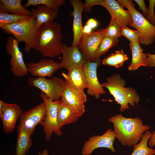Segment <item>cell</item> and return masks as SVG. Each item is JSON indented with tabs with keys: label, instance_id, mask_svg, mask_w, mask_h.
<instances>
[{
	"label": "cell",
	"instance_id": "1",
	"mask_svg": "<svg viewBox=\"0 0 155 155\" xmlns=\"http://www.w3.org/2000/svg\"><path fill=\"white\" fill-rule=\"evenodd\" d=\"M108 120L113 124L116 138L124 146L131 147L138 143L144 133L150 128L144 125L138 117L127 118L120 113L112 116Z\"/></svg>",
	"mask_w": 155,
	"mask_h": 155
},
{
	"label": "cell",
	"instance_id": "2",
	"mask_svg": "<svg viewBox=\"0 0 155 155\" xmlns=\"http://www.w3.org/2000/svg\"><path fill=\"white\" fill-rule=\"evenodd\" d=\"M61 25L55 22L44 24L38 29L33 49L43 56L53 58L62 54Z\"/></svg>",
	"mask_w": 155,
	"mask_h": 155
},
{
	"label": "cell",
	"instance_id": "3",
	"mask_svg": "<svg viewBox=\"0 0 155 155\" xmlns=\"http://www.w3.org/2000/svg\"><path fill=\"white\" fill-rule=\"evenodd\" d=\"M106 80L101 85L106 88L113 96L115 100L113 101L120 105V112L129 109V104L133 107L135 105H137L140 97L136 90L132 87H125L126 82L119 74H114L107 77Z\"/></svg>",
	"mask_w": 155,
	"mask_h": 155
},
{
	"label": "cell",
	"instance_id": "4",
	"mask_svg": "<svg viewBox=\"0 0 155 155\" xmlns=\"http://www.w3.org/2000/svg\"><path fill=\"white\" fill-rule=\"evenodd\" d=\"M7 34H11L18 42H24V50L29 53L33 47L38 28L33 18L22 22L0 26Z\"/></svg>",
	"mask_w": 155,
	"mask_h": 155
},
{
	"label": "cell",
	"instance_id": "5",
	"mask_svg": "<svg viewBox=\"0 0 155 155\" xmlns=\"http://www.w3.org/2000/svg\"><path fill=\"white\" fill-rule=\"evenodd\" d=\"M29 85L40 90L49 98L54 102L59 100L65 85L62 78L55 77L51 79L31 77L28 80Z\"/></svg>",
	"mask_w": 155,
	"mask_h": 155
},
{
	"label": "cell",
	"instance_id": "6",
	"mask_svg": "<svg viewBox=\"0 0 155 155\" xmlns=\"http://www.w3.org/2000/svg\"><path fill=\"white\" fill-rule=\"evenodd\" d=\"M126 8L130 12L133 20L131 27L135 28L140 34V44L145 46L152 44L155 40V26L134 7L128 5Z\"/></svg>",
	"mask_w": 155,
	"mask_h": 155
},
{
	"label": "cell",
	"instance_id": "7",
	"mask_svg": "<svg viewBox=\"0 0 155 155\" xmlns=\"http://www.w3.org/2000/svg\"><path fill=\"white\" fill-rule=\"evenodd\" d=\"M40 95L45 104L46 108L45 116L40 125L43 127L45 134V139L49 141L53 133L59 136L63 134L57 121V101H53L42 92Z\"/></svg>",
	"mask_w": 155,
	"mask_h": 155
},
{
	"label": "cell",
	"instance_id": "8",
	"mask_svg": "<svg viewBox=\"0 0 155 155\" xmlns=\"http://www.w3.org/2000/svg\"><path fill=\"white\" fill-rule=\"evenodd\" d=\"M18 43L14 37L9 36L5 42V48L8 54L11 57L10 60L11 71L14 75L21 77L26 75L28 72Z\"/></svg>",
	"mask_w": 155,
	"mask_h": 155
},
{
	"label": "cell",
	"instance_id": "9",
	"mask_svg": "<svg viewBox=\"0 0 155 155\" xmlns=\"http://www.w3.org/2000/svg\"><path fill=\"white\" fill-rule=\"evenodd\" d=\"M101 63L100 59L93 62L87 61L82 67L88 83L87 94L97 99L101 95L106 93L100 83L97 75V68Z\"/></svg>",
	"mask_w": 155,
	"mask_h": 155
},
{
	"label": "cell",
	"instance_id": "10",
	"mask_svg": "<svg viewBox=\"0 0 155 155\" xmlns=\"http://www.w3.org/2000/svg\"><path fill=\"white\" fill-rule=\"evenodd\" d=\"M105 29L97 30L88 34H84L78 46L87 61H94L98 46L104 36Z\"/></svg>",
	"mask_w": 155,
	"mask_h": 155
},
{
	"label": "cell",
	"instance_id": "11",
	"mask_svg": "<svg viewBox=\"0 0 155 155\" xmlns=\"http://www.w3.org/2000/svg\"><path fill=\"white\" fill-rule=\"evenodd\" d=\"M116 137L113 130L110 128L102 135H93L85 142L81 151L82 155H90L98 148H106L113 152L116 150L113 144Z\"/></svg>",
	"mask_w": 155,
	"mask_h": 155
},
{
	"label": "cell",
	"instance_id": "12",
	"mask_svg": "<svg viewBox=\"0 0 155 155\" xmlns=\"http://www.w3.org/2000/svg\"><path fill=\"white\" fill-rule=\"evenodd\" d=\"M46 111V106L43 102L30 110L22 113L20 117L19 124L32 136L37 125H40L43 120Z\"/></svg>",
	"mask_w": 155,
	"mask_h": 155
},
{
	"label": "cell",
	"instance_id": "13",
	"mask_svg": "<svg viewBox=\"0 0 155 155\" xmlns=\"http://www.w3.org/2000/svg\"><path fill=\"white\" fill-rule=\"evenodd\" d=\"M22 113L21 108L17 104L6 103L0 100V118L5 133L13 132L16 121Z\"/></svg>",
	"mask_w": 155,
	"mask_h": 155
},
{
	"label": "cell",
	"instance_id": "14",
	"mask_svg": "<svg viewBox=\"0 0 155 155\" xmlns=\"http://www.w3.org/2000/svg\"><path fill=\"white\" fill-rule=\"evenodd\" d=\"M62 59L59 63L60 69L68 71L76 67L82 68L87 61L78 46H68L63 44Z\"/></svg>",
	"mask_w": 155,
	"mask_h": 155
},
{
	"label": "cell",
	"instance_id": "15",
	"mask_svg": "<svg viewBox=\"0 0 155 155\" xmlns=\"http://www.w3.org/2000/svg\"><path fill=\"white\" fill-rule=\"evenodd\" d=\"M65 83V87L61 96V100L84 114L85 112V103L87 100V96L84 90L77 89L66 82Z\"/></svg>",
	"mask_w": 155,
	"mask_h": 155
},
{
	"label": "cell",
	"instance_id": "16",
	"mask_svg": "<svg viewBox=\"0 0 155 155\" xmlns=\"http://www.w3.org/2000/svg\"><path fill=\"white\" fill-rule=\"evenodd\" d=\"M28 73L36 77H51L60 69L59 63L52 59H42L26 64Z\"/></svg>",
	"mask_w": 155,
	"mask_h": 155
},
{
	"label": "cell",
	"instance_id": "17",
	"mask_svg": "<svg viewBox=\"0 0 155 155\" xmlns=\"http://www.w3.org/2000/svg\"><path fill=\"white\" fill-rule=\"evenodd\" d=\"M104 7L109 12L111 18L121 27L129 26L133 23L131 15L128 10H125L115 0H104Z\"/></svg>",
	"mask_w": 155,
	"mask_h": 155
},
{
	"label": "cell",
	"instance_id": "18",
	"mask_svg": "<svg viewBox=\"0 0 155 155\" xmlns=\"http://www.w3.org/2000/svg\"><path fill=\"white\" fill-rule=\"evenodd\" d=\"M73 8L70 15L73 16V40L71 46H78L83 34L82 15L84 10V3L81 0H71L70 1Z\"/></svg>",
	"mask_w": 155,
	"mask_h": 155
},
{
	"label": "cell",
	"instance_id": "19",
	"mask_svg": "<svg viewBox=\"0 0 155 155\" xmlns=\"http://www.w3.org/2000/svg\"><path fill=\"white\" fill-rule=\"evenodd\" d=\"M57 121L61 129L65 125L75 123L83 114L61 100L57 101Z\"/></svg>",
	"mask_w": 155,
	"mask_h": 155
},
{
	"label": "cell",
	"instance_id": "20",
	"mask_svg": "<svg viewBox=\"0 0 155 155\" xmlns=\"http://www.w3.org/2000/svg\"><path fill=\"white\" fill-rule=\"evenodd\" d=\"M30 16L34 18L39 28L44 24L53 22L57 18L58 12L45 5H40L30 11Z\"/></svg>",
	"mask_w": 155,
	"mask_h": 155
},
{
	"label": "cell",
	"instance_id": "21",
	"mask_svg": "<svg viewBox=\"0 0 155 155\" xmlns=\"http://www.w3.org/2000/svg\"><path fill=\"white\" fill-rule=\"evenodd\" d=\"M65 81L73 87L84 90L88 88V83L82 68L76 67L69 71L66 74L62 73Z\"/></svg>",
	"mask_w": 155,
	"mask_h": 155
},
{
	"label": "cell",
	"instance_id": "22",
	"mask_svg": "<svg viewBox=\"0 0 155 155\" xmlns=\"http://www.w3.org/2000/svg\"><path fill=\"white\" fill-rule=\"evenodd\" d=\"M129 48L132 53V60L128 67L129 71H135L141 66H148L147 57L139 42H130Z\"/></svg>",
	"mask_w": 155,
	"mask_h": 155
},
{
	"label": "cell",
	"instance_id": "23",
	"mask_svg": "<svg viewBox=\"0 0 155 155\" xmlns=\"http://www.w3.org/2000/svg\"><path fill=\"white\" fill-rule=\"evenodd\" d=\"M17 132L15 155H26L33 144L32 136L19 124Z\"/></svg>",
	"mask_w": 155,
	"mask_h": 155
},
{
	"label": "cell",
	"instance_id": "24",
	"mask_svg": "<svg viewBox=\"0 0 155 155\" xmlns=\"http://www.w3.org/2000/svg\"><path fill=\"white\" fill-rule=\"evenodd\" d=\"M22 1L21 0H0V11L30 16V11L22 5Z\"/></svg>",
	"mask_w": 155,
	"mask_h": 155
},
{
	"label": "cell",
	"instance_id": "25",
	"mask_svg": "<svg viewBox=\"0 0 155 155\" xmlns=\"http://www.w3.org/2000/svg\"><path fill=\"white\" fill-rule=\"evenodd\" d=\"M151 135L150 131L147 130L139 143L133 146V150L130 155H154L155 149L149 147L148 144Z\"/></svg>",
	"mask_w": 155,
	"mask_h": 155
},
{
	"label": "cell",
	"instance_id": "26",
	"mask_svg": "<svg viewBox=\"0 0 155 155\" xmlns=\"http://www.w3.org/2000/svg\"><path fill=\"white\" fill-rule=\"evenodd\" d=\"M129 59L123 49L117 51L110 54L102 61L104 65H107L118 68L123 66L124 63Z\"/></svg>",
	"mask_w": 155,
	"mask_h": 155
},
{
	"label": "cell",
	"instance_id": "27",
	"mask_svg": "<svg viewBox=\"0 0 155 155\" xmlns=\"http://www.w3.org/2000/svg\"><path fill=\"white\" fill-rule=\"evenodd\" d=\"M31 18L29 16L10 14L0 11V26L20 22Z\"/></svg>",
	"mask_w": 155,
	"mask_h": 155
},
{
	"label": "cell",
	"instance_id": "28",
	"mask_svg": "<svg viewBox=\"0 0 155 155\" xmlns=\"http://www.w3.org/2000/svg\"><path fill=\"white\" fill-rule=\"evenodd\" d=\"M65 4L64 0H28L24 6L26 8L30 6L42 5L52 9L58 12L59 8Z\"/></svg>",
	"mask_w": 155,
	"mask_h": 155
},
{
	"label": "cell",
	"instance_id": "29",
	"mask_svg": "<svg viewBox=\"0 0 155 155\" xmlns=\"http://www.w3.org/2000/svg\"><path fill=\"white\" fill-rule=\"evenodd\" d=\"M118 39H114L104 36L101 42L96 53L94 61L100 59L111 48L116 45L118 43Z\"/></svg>",
	"mask_w": 155,
	"mask_h": 155
},
{
	"label": "cell",
	"instance_id": "30",
	"mask_svg": "<svg viewBox=\"0 0 155 155\" xmlns=\"http://www.w3.org/2000/svg\"><path fill=\"white\" fill-rule=\"evenodd\" d=\"M121 28L114 20L111 18L109 24L105 28L104 36L114 39H118L122 36Z\"/></svg>",
	"mask_w": 155,
	"mask_h": 155
},
{
	"label": "cell",
	"instance_id": "31",
	"mask_svg": "<svg viewBox=\"0 0 155 155\" xmlns=\"http://www.w3.org/2000/svg\"><path fill=\"white\" fill-rule=\"evenodd\" d=\"M121 35L124 36L131 42H139L140 34L137 31L133 30L127 26H123L121 30Z\"/></svg>",
	"mask_w": 155,
	"mask_h": 155
},
{
	"label": "cell",
	"instance_id": "32",
	"mask_svg": "<svg viewBox=\"0 0 155 155\" xmlns=\"http://www.w3.org/2000/svg\"><path fill=\"white\" fill-rule=\"evenodd\" d=\"M149 1L148 14L146 18L150 23L155 26V14L154 10L155 0H149Z\"/></svg>",
	"mask_w": 155,
	"mask_h": 155
},
{
	"label": "cell",
	"instance_id": "33",
	"mask_svg": "<svg viewBox=\"0 0 155 155\" xmlns=\"http://www.w3.org/2000/svg\"><path fill=\"white\" fill-rule=\"evenodd\" d=\"M96 5H100L104 7V0H86L84 3L83 11L89 13L92 11V7Z\"/></svg>",
	"mask_w": 155,
	"mask_h": 155
},
{
	"label": "cell",
	"instance_id": "34",
	"mask_svg": "<svg viewBox=\"0 0 155 155\" xmlns=\"http://www.w3.org/2000/svg\"><path fill=\"white\" fill-rule=\"evenodd\" d=\"M134 1L136 2L138 5L140 9L142 12V14L146 18L148 15V9L145 5L144 1V0H134Z\"/></svg>",
	"mask_w": 155,
	"mask_h": 155
},
{
	"label": "cell",
	"instance_id": "35",
	"mask_svg": "<svg viewBox=\"0 0 155 155\" xmlns=\"http://www.w3.org/2000/svg\"><path fill=\"white\" fill-rule=\"evenodd\" d=\"M147 57L148 66L155 67V54L146 53Z\"/></svg>",
	"mask_w": 155,
	"mask_h": 155
},
{
	"label": "cell",
	"instance_id": "36",
	"mask_svg": "<svg viewBox=\"0 0 155 155\" xmlns=\"http://www.w3.org/2000/svg\"><path fill=\"white\" fill-rule=\"evenodd\" d=\"M117 2L123 8L126 7L127 5H129L134 7L135 4L132 0H117Z\"/></svg>",
	"mask_w": 155,
	"mask_h": 155
},
{
	"label": "cell",
	"instance_id": "37",
	"mask_svg": "<svg viewBox=\"0 0 155 155\" xmlns=\"http://www.w3.org/2000/svg\"><path fill=\"white\" fill-rule=\"evenodd\" d=\"M86 24L88 26L92 29H93L96 28L97 27L98 25V22L95 19L91 18L87 20Z\"/></svg>",
	"mask_w": 155,
	"mask_h": 155
},
{
	"label": "cell",
	"instance_id": "38",
	"mask_svg": "<svg viewBox=\"0 0 155 155\" xmlns=\"http://www.w3.org/2000/svg\"><path fill=\"white\" fill-rule=\"evenodd\" d=\"M148 145L150 148H152L155 146V130L152 133L151 137L149 140Z\"/></svg>",
	"mask_w": 155,
	"mask_h": 155
},
{
	"label": "cell",
	"instance_id": "39",
	"mask_svg": "<svg viewBox=\"0 0 155 155\" xmlns=\"http://www.w3.org/2000/svg\"><path fill=\"white\" fill-rule=\"evenodd\" d=\"M92 29L88 25L86 24L83 27V32L84 34H88L92 32Z\"/></svg>",
	"mask_w": 155,
	"mask_h": 155
},
{
	"label": "cell",
	"instance_id": "40",
	"mask_svg": "<svg viewBox=\"0 0 155 155\" xmlns=\"http://www.w3.org/2000/svg\"><path fill=\"white\" fill-rule=\"evenodd\" d=\"M49 151L46 149H44L42 152H39L38 153V155H48Z\"/></svg>",
	"mask_w": 155,
	"mask_h": 155
}]
</instances>
